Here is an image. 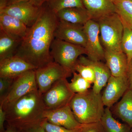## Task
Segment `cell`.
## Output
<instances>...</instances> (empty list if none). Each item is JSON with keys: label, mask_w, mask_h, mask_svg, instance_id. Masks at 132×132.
<instances>
[{"label": "cell", "mask_w": 132, "mask_h": 132, "mask_svg": "<svg viewBox=\"0 0 132 132\" xmlns=\"http://www.w3.org/2000/svg\"><path fill=\"white\" fill-rule=\"evenodd\" d=\"M59 21L56 13L45 3L38 19L28 28L15 56L37 69L53 61L50 50Z\"/></svg>", "instance_id": "6da1fadb"}, {"label": "cell", "mask_w": 132, "mask_h": 132, "mask_svg": "<svg viewBox=\"0 0 132 132\" xmlns=\"http://www.w3.org/2000/svg\"><path fill=\"white\" fill-rule=\"evenodd\" d=\"M3 108L7 125L20 130L45 119L43 114L46 108L38 90L29 93Z\"/></svg>", "instance_id": "7a4b0ae2"}, {"label": "cell", "mask_w": 132, "mask_h": 132, "mask_svg": "<svg viewBox=\"0 0 132 132\" xmlns=\"http://www.w3.org/2000/svg\"><path fill=\"white\" fill-rule=\"evenodd\" d=\"M69 105L76 119L81 124L100 122L105 109L102 94L92 89L75 94Z\"/></svg>", "instance_id": "3957f363"}, {"label": "cell", "mask_w": 132, "mask_h": 132, "mask_svg": "<svg viewBox=\"0 0 132 132\" xmlns=\"http://www.w3.org/2000/svg\"><path fill=\"white\" fill-rule=\"evenodd\" d=\"M95 21L99 24L100 39L104 50L122 52L121 43L124 26L118 14L107 15Z\"/></svg>", "instance_id": "277c9868"}, {"label": "cell", "mask_w": 132, "mask_h": 132, "mask_svg": "<svg viewBox=\"0 0 132 132\" xmlns=\"http://www.w3.org/2000/svg\"><path fill=\"white\" fill-rule=\"evenodd\" d=\"M50 50L54 61L72 73L75 72L80 56L87 54L85 47L55 38L52 42Z\"/></svg>", "instance_id": "5b68a950"}, {"label": "cell", "mask_w": 132, "mask_h": 132, "mask_svg": "<svg viewBox=\"0 0 132 132\" xmlns=\"http://www.w3.org/2000/svg\"><path fill=\"white\" fill-rule=\"evenodd\" d=\"M38 91L42 95L57 81L71 77L72 72L54 61L35 69Z\"/></svg>", "instance_id": "8992f818"}, {"label": "cell", "mask_w": 132, "mask_h": 132, "mask_svg": "<svg viewBox=\"0 0 132 132\" xmlns=\"http://www.w3.org/2000/svg\"><path fill=\"white\" fill-rule=\"evenodd\" d=\"M75 94L69 87L67 79L57 81L42 95L46 110H54L69 105Z\"/></svg>", "instance_id": "52a82bcc"}, {"label": "cell", "mask_w": 132, "mask_h": 132, "mask_svg": "<svg viewBox=\"0 0 132 132\" xmlns=\"http://www.w3.org/2000/svg\"><path fill=\"white\" fill-rule=\"evenodd\" d=\"M38 90L35 69L27 71L14 79L7 95L0 104L5 108L29 93Z\"/></svg>", "instance_id": "ba28073f"}, {"label": "cell", "mask_w": 132, "mask_h": 132, "mask_svg": "<svg viewBox=\"0 0 132 132\" xmlns=\"http://www.w3.org/2000/svg\"><path fill=\"white\" fill-rule=\"evenodd\" d=\"M87 38L86 49L88 59L95 61L105 60V50L100 39V27L98 22L91 19L83 26Z\"/></svg>", "instance_id": "9c48e42d"}, {"label": "cell", "mask_w": 132, "mask_h": 132, "mask_svg": "<svg viewBox=\"0 0 132 132\" xmlns=\"http://www.w3.org/2000/svg\"><path fill=\"white\" fill-rule=\"evenodd\" d=\"M42 7L37 6L26 2L16 3L0 9V13L13 16L22 22L29 28L38 19Z\"/></svg>", "instance_id": "30bf717a"}, {"label": "cell", "mask_w": 132, "mask_h": 132, "mask_svg": "<svg viewBox=\"0 0 132 132\" xmlns=\"http://www.w3.org/2000/svg\"><path fill=\"white\" fill-rule=\"evenodd\" d=\"M83 26L59 20L55 32V38L86 48L87 38Z\"/></svg>", "instance_id": "8fae6325"}, {"label": "cell", "mask_w": 132, "mask_h": 132, "mask_svg": "<svg viewBox=\"0 0 132 132\" xmlns=\"http://www.w3.org/2000/svg\"><path fill=\"white\" fill-rule=\"evenodd\" d=\"M106 85L102 98L105 106L111 108L129 89V82L127 75H111Z\"/></svg>", "instance_id": "7c38bea8"}, {"label": "cell", "mask_w": 132, "mask_h": 132, "mask_svg": "<svg viewBox=\"0 0 132 132\" xmlns=\"http://www.w3.org/2000/svg\"><path fill=\"white\" fill-rule=\"evenodd\" d=\"M43 117L51 124L69 129L79 128L83 125L79 123L76 119L69 104L54 110H46L43 113Z\"/></svg>", "instance_id": "4fadbf2b"}, {"label": "cell", "mask_w": 132, "mask_h": 132, "mask_svg": "<svg viewBox=\"0 0 132 132\" xmlns=\"http://www.w3.org/2000/svg\"><path fill=\"white\" fill-rule=\"evenodd\" d=\"M78 62L82 65L91 66L93 68L95 79L92 90L96 93H101V90L106 85L111 76V71L106 64L101 61L92 60L83 55L79 57Z\"/></svg>", "instance_id": "5bb4252c"}, {"label": "cell", "mask_w": 132, "mask_h": 132, "mask_svg": "<svg viewBox=\"0 0 132 132\" xmlns=\"http://www.w3.org/2000/svg\"><path fill=\"white\" fill-rule=\"evenodd\" d=\"M36 69L24 60L14 56L0 61V77L15 79L27 71Z\"/></svg>", "instance_id": "9a60e30c"}, {"label": "cell", "mask_w": 132, "mask_h": 132, "mask_svg": "<svg viewBox=\"0 0 132 132\" xmlns=\"http://www.w3.org/2000/svg\"><path fill=\"white\" fill-rule=\"evenodd\" d=\"M28 27L13 16L0 13V30L10 37L20 41L24 39Z\"/></svg>", "instance_id": "2e32d148"}, {"label": "cell", "mask_w": 132, "mask_h": 132, "mask_svg": "<svg viewBox=\"0 0 132 132\" xmlns=\"http://www.w3.org/2000/svg\"><path fill=\"white\" fill-rule=\"evenodd\" d=\"M104 59L111 71V75H126L128 61L126 55L123 52L105 50Z\"/></svg>", "instance_id": "e0dca14e"}, {"label": "cell", "mask_w": 132, "mask_h": 132, "mask_svg": "<svg viewBox=\"0 0 132 132\" xmlns=\"http://www.w3.org/2000/svg\"><path fill=\"white\" fill-rule=\"evenodd\" d=\"M92 19L96 21L102 16L116 13L113 0H82Z\"/></svg>", "instance_id": "ac0fdd59"}, {"label": "cell", "mask_w": 132, "mask_h": 132, "mask_svg": "<svg viewBox=\"0 0 132 132\" xmlns=\"http://www.w3.org/2000/svg\"><path fill=\"white\" fill-rule=\"evenodd\" d=\"M112 113L132 129V89L129 88L121 99L113 106Z\"/></svg>", "instance_id": "d6986e66"}, {"label": "cell", "mask_w": 132, "mask_h": 132, "mask_svg": "<svg viewBox=\"0 0 132 132\" xmlns=\"http://www.w3.org/2000/svg\"><path fill=\"white\" fill-rule=\"evenodd\" d=\"M56 14L59 20L82 26L92 19L90 13L85 8L65 9L59 11Z\"/></svg>", "instance_id": "ffe728a7"}, {"label": "cell", "mask_w": 132, "mask_h": 132, "mask_svg": "<svg viewBox=\"0 0 132 132\" xmlns=\"http://www.w3.org/2000/svg\"><path fill=\"white\" fill-rule=\"evenodd\" d=\"M100 122L104 132H131L132 131L127 124L121 123L114 119L111 108L107 107L105 109Z\"/></svg>", "instance_id": "44dd1931"}, {"label": "cell", "mask_w": 132, "mask_h": 132, "mask_svg": "<svg viewBox=\"0 0 132 132\" xmlns=\"http://www.w3.org/2000/svg\"><path fill=\"white\" fill-rule=\"evenodd\" d=\"M21 42L0 30V61L14 56Z\"/></svg>", "instance_id": "7402d4cb"}, {"label": "cell", "mask_w": 132, "mask_h": 132, "mask_svg": "<svg viewBox=\"0 0 132 132\" xmlns=\"http://www.w3.org/2000/svg\"><path fill=\"white\" fill-rule=\"evenodd\" d=\"M116 12L123 24L132 29V1L130 0H113Z\"/></svg>", "instance_id": "603a6c76"}, {"label": "cell", "mask_w": 132, "mask_h": 132, "mask_svg": "<svg viewBox=\"0 0 132 132\" xmlns=\"http://www.w3.org/2000/svg\"><path fill=\"white\" fill-rule=\"evenodd\" d=\"M46 3L56 14L62 10L68 8H85L82 0H47Z\"/></svg>", "instance_id": "cb8c5ba5"}, {"label": "cell", "mask_w": 132, "mask_h": 132, "mask_svg": "<svg viewBox=\"0 0 132 132\" xmlns=\"http://www.w3.org/2000/svg\"><path fill=\"white\" fill-rule=\"evenodd\" d=\"M73 75L71 82H69V87L74 93H82L90 89L92 83L82 78L77 72H73Z\"/></svg>", "instance_id": "d4e9b609"}, {"label": "cell", "mask_w": 132, "mask_h": 132, "mask_svg": "<svg viewBox=\"0 0 132 132\" xmlns=\"http://www.w3.org/2000/svg\"><path fill=\"white\" fill-rule=\"evenodd\" d=\"M123 26L124 31L121 40V49L126 55L128 64L132 58V29L124 24Z\"/></svg>", "instance_id": "484cf974"}, {"label": "cell", "mask_w": 132, "mask_h": 132, "mask_svg": "<svg viewBox=\"0 0 132 132\" xmlns=\"http://www.w3.org/2000/svg\"><path fill=\"white\" fill-rule=\"evenodd\" d=\"M75 71L88 82L92 84L94 83L95 79V74L91 66L82 65L78 62L75 66Z\"/></svg>", "instance_id": "4316f807"}, {"label": "cell", "mask_w": 132, "mask_h": 132, "mask_svg": "<svg viewBox=\"0 0 132 132\" xmlns=\"http://www.w3.org/2000/svg\"><path fill=\"white\" fill-rule=\"evenodd\" d=\"M42 125L45 132H82L85 124L82 126L75 129H69L63 127L57 126L50 123L45 119L42 121Z\"/></svg>", "instance_id": "83f0119b"}, {"label": "cell", "mask_w": 132, "mask_h": 132, "mask_svg": "<svg viewBox=\"0 0 132 132\" xmlns=\"http://www.w3.org/2000/svg\"><path fill=\"white\" fill-rule=\"evenodd\" d=\"M14 79L0 77V102L3 101L12 87Z\"/></svg>", "instance_id": "f1b7e54d"}, {"label": "cell", "mask_w": 132, "mask_h": 132, "mask_svg": "<svg viewBox=\"0 0 132 132\" xmlns=\"http://www.w3.org/2000/svg\"><path fill=\"white\" fill-rule=\"evenodd\" d=\"M47 0H0V9L9 5L20 2H28L37 6H42L46 2Z\"/></svg>", "instance_id": "f546056e"}, {"label": "cell", "mask_w": 132, "mask_h": 132, "mask_svg": "<svg viewBox=\"0 0 132 132\" xmlns=\"http://www.w3.org/2000/svg\"><path fill=\"white\" fill-rule=\"evenodd\" d=\"M82 132H104L100 121L85 124Z\"/></svg>", "instance_id": "4dcf8cb0"}, {"label": "cell", "mask_w": 132, "mask_h": 132, "mask_svg": "<svg viewBox=\"0 0 132 132\" xmlns=\"http://www.w3.org/2000/svg\"><path fill=\"white\" fill-rule=\"evenodd\" d=\"M42 121L22 128L21 130V132H45Z\"/></svg>", "instance_id": "1f68e13d"}, {"label": "cell", "mask_w": 132, "mask_h": 132, "mask_svg": "<svg viewBox=\"0 0 132 132\" xmlns=\"http://www.w3.org/2000/svg\"><path fill=\"white\" fill-rule=\"evenodd\" d=\"M6 121V113L2 105L0 104V132H4L5 129L4 123Z\"/></svg>", "instance_id": "d6a6232c"}, {"label": "cell", "mask_w": 132, "mask_h": 132, "mask_svg": "<svg viewBox=\"0 0 132 132\" xmlns=\"http://www.w3.org/2000/svg\"><path fill=\"white\" fill-rule=\"evenodd\" d=\"M127 76L129 84V88L132 89V58L128 65Z\"/></svg>", "instance_id": "836d02e7"}, {"label": "cell", "mask_w": 132, "mask_h": 132, "mask_svg": "<svg viewBox=\"0 0 132 132\" xmlns=\"http://www.w3.org/2000/svg\"><path fill=\"white\" fill-rule=\"evenodd\" d=\"M4 132H21V130L13 126L7 125Z\"/></svg>", "instance_id": "e575fe53"}, {"label": "cell", "mask_w": 132, "mask_h": 132, "mask_svg": "<svg viewBox=\"0 0 132 132\" xmlns=\"http://www.w3.org/2000/svg\"><path fill=\"white\" fill-rule=\"evenodd\" d=\"M130 1H132V0H130Z\"/></svg>", "instance_id": "d590c367"}, {"label": "cell", "mask_w": 132, "mask_h": 132, "mask_svg": "<svg viewBox=\"0 0 132 132\" xmlns=\"http://www.w3.org/2000/svg\"></svg>", "instance_id": "8d00e7d4"}, {"label": "cell", "mask_w": 132, "mask_h": 132, "mask_svg": "<svg viewBox=\"0 0 132 132\" xmlns=\"http://www.w3.org/2000/svg\"><path fill=\"white\" fill-rule=\"evenodd\" d=\"M131 132H132V131H131Z\"/></svg>", "instance_id": "74e56055"}]
</instances>
